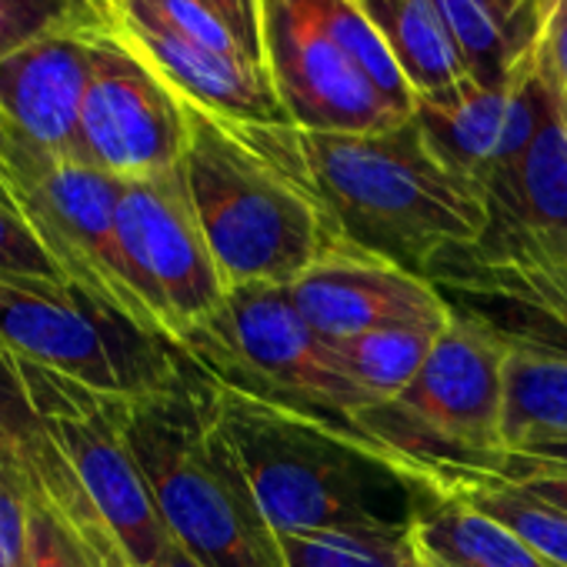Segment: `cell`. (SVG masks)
<instances>
[{"label":"cell","instance_id":"10","mask_svg":"<svg viewBox=\"0 0 567 567\" xmlns=\"http://www.w3.org/2000/svg\"><path fill=\"white\" fill-rule=\"evenodd\" d=\"M14 171L18 207L64 274L78 288L107 301L151 334L167 338L137 291L117 237V204L124 181L84 161L51 157L18 134Z\"/></svg>","mask_w":567,"mask_h":567},{"label":"cell","instance_id":"4","mask_svg":"<svg viewBox=\"0 0 567 567\" xmlns=\"http://www.w3.org/2000/svg\"><path fill=\"white\" fill-rule=\"evenodd\" d=\"M117 414L171 537L200 567H288L277 530L207 417L197 364L184 388L121 401Z\"/></svg>","mask_w":567,"mask_h":567},{"label":"cell","instance_id":"8","mask_svg":"<svg viewBox=\"0 0 567 567\" xmlns=\"http://www.w3.org/2000/svg\"><path fill=\"white\" fill-rule=\"evenodd\" d=\"M34 411L58 454L74 471L101 524L131 567H157L174 544L151 484L124 437L117 404L18 354Z\"/></svg>","mask_w":567,"mask_h":567},{"label":"cell","instance_id":"30","mask_svg":"<svg viewBox=\"0 0 567 567\" xmlns=\"http://www.w3.org/2000/svg\"><path fill=\"white\" fill-rule=\"evenodd\" d=\"M0 567H31V511L28 497L0 444Z\"/></svg>","mask_w":567,"mask_h":567},{"label":"cell","instance_id":"13","mask_svg":"<svg viewBox=\"0 0 567 567\" xmlns=\"http://www.w3.org/2000/svg\"><path fill=\"white\" fill-rule=\"evenodd\" d=\"M264 64L298 131L378 134L401 117L318 24L308 0H264Z\"/></svg>","mask_w":567,"mask_h":567},{"label":"cell","instance_id":"19","mask_svg":"<svg viewBox=\"0 0 567 567\" xmlns=\"http://www.w3.org/2000/svg\"><path fill=\"white\" fill-rule=\"evenodd\" d=\"M411 537L431 567H554L524 537L461 497L417 501Z\"/></svg>","mask_w":567,"mask_h":567},{"label":"cell","instance_id":"16","mask_svg":"<svg viewBox=\"0 0 567 567\" xmlns=\"http://www.w3.org/2000/svg\"><path fill=\"white\" fill-rule=\"evenodd\" d=\"M94 14L97 24L127 54L151 68L181 101L230 121L295 127L260 64L204 48L117 0H94Z\"/></svg>","mask_w":567,"mask_h":567},{"label":"cell","instance_id":"2","mask_svg":"<svg viewBox=\"0 0 567 567\" xmlns=\"http://www.w3.org/2000/svg\"><path fill=\"white\" fill-rule=\"evenodd\" d=\"M207 417L237 461L254 504L277 534L368 527L401 520L381 511V481L427 501L408 457L354 421L315 414L200 371Z\"/></svg>","mask_w":567,"mask_h":567},{"label":"cell","instance_id":"17","mask_svg":"<svg viewBox=\"0 0 567 567\" xmlns=\"http://www.w3.org/2000/svg\"><path fill=\"white\" fill-rule=\"evenodd\" d=\"M91 31L94 24H68L0 61V117L51 157L84 161L81 114L91 84Z\"/></svg>","mask_w":567,"mask_h":567},{"label":"cell","instance_id":"23","mask_svg":"<svg viewBox=\"0 0 567 567\" xmlns=\"http://www.w3.org/2000/svg\"><path fill=\"white\" fill-rule=\"evenodd\" d=\"M288 567H411L417 547L408 520L277 534Z\"/></svg>","mask_w":567,"mask_h":567},{"label":"cell","instance_id":"9","mask_svg":"<svg viewBox=\"0 0 567 567\" xmlns=\"http://www.w3.org/2000/svg\"><path fill=\"white\" fill-rule=\"evenodd\" d=\"M427 277L451 311L511 351L567 361V247L487 224L477 244L441 254Z\"/></svg>","mask_w":567,"mask_h":567},{"label":"cell","instance_id":"18","mask_svg":"<svg viewBox=\"0 0 567 567\" xmlns=\"http://www.w3.org/2000/svg\"><path fill=\"white\" fill-rule=\"evenodd\" d=\"M484 194L491 207V224L567 247V117L560 111L554 78L534 137L507 167L494 171L484 181Z\"/></svg>","mask_w":567,"mask_h":567},{"label":"cell","instance_id":"39","mask_svg":"<svg viewBox=\"0 0 567 567\" xmlns=\"http://www.w3.org/2000/svg\"><path fill=\"white\" fill-rule=\"evenodd\" d=\"M414 547H417V544H414ZM411 567H431V564H427V560H424V557H421V554H417V560H414V564H411Z\"/></svg>","mask_w":567,"mask_h":567},{"label":"cell","instance_id":"15","mask_svg":"<svg viewBox=\"0 0 567 567\" xmlns=\"http://www.w3.org/2000/svg\"><path fill=\"white\" fill-rule=\"evenodd\" d=\"M288 291L308 324L328 341L384 324H447L454 315L431 277L411 274L344 237H334Z\"/></svg>","mask_w":567,"mask_h":567},{"label":"cell","instance_id":"28","mask_svg":"<svg viewBox=\"0 0 567 567\" xmlns=\"http://www.w3.org/2000/svg\"><path fill=\"white\" fill-rule=\"evenodd\" d=\"M0 444L24 451H44L51 444L34 411L18 354L4 344H0Z\"/></svg>","mask_w":567,"mask_h":567},{"label":"cell","instance_id":"26","mask_svg":"<svg viewBox=\"0 0 567 567\" xmlns=\"http://www.w3.org/2000/svg\"><path fill=\"white\" fill-rule=\"evenodd\" d=\"M457 497L511 527L554 567H567V514L537 501L520 481L487 477L481 484H471Z\"/></svg>","mask_w":567,"mask_h":567},{"label":"cell","instance_id":"32","mask_svg":"<svg viewBox=\"0 0 567 567\" xmlns=\"http://www.w3.org/2000/svg\"><path fill=\"white\" fill-rule=\"evenodd\" d=\"M534 471H567V437H537V441L517 444L507 454L501 477L517 481Z\"/></svg>","mask_w":567,"mask_h":567},{"label":"cell","instance_id":"7","mask_svg":"<svg viewBox=\"0 0 567 567\" xmlns=\"http://www.w3.org/2000/svg\"><path fill=\"white\" fill-rule=\"evenodd\" d=\"M184 351L207 374L324 417L354 421L374 404L280 284L230 288L217 318L190 334Z\"/></svg>","mask_w":567,"mask_h":567},{"label":"cell","instance_id":"11","mask_svg":"<svg viewBox=\"0 0 567 567\" xmlns=\"http://www.w3.org/2000/svg\"><path fill=\"white\" fill-rule=\"evenodd\" d=\"M117 237L144 305L164 334L184 348L190 334L217 318L230 288L197 224L181 167L124 181Z\"/></svg>","mask_w":567,"mask_h":567},{"label":"cell","instance_id":"31","mask_svg":"<svg viewBox=\"0 0 567 567\" xmlns=\"http://www.w3.org/2000/svg\"><path fill=\"white\" fill-rule=\"evenodd\" d=\"M204 11H210L230 34L234 41L244 48V54L260 64H264V0H197Z\"/></svg>","mask_w":567,"mask_h":567},{"label":"cell","instance_id":"1","mask_svg":"<svg viewBox=\"0 0 567 567\" xmlns=\"http://www.w3.org/2000/svg\"><path fill=\"white\" fill-rule=\"evenodd\" d=\"M184 117L187 144L177 167L227 288H291L338 237L301 131L230 121L187 101Z\"/></svg>","mask_w":567,"mask_h":567},{"label":"cell","instance_id":"35","mask_svg":"<svg viewBox=\"0 0 567 567\" xmlns=\"http://www.w3.org/2000/svg\"><path fill=\"white\" fill-rule=\"evenodd\" d=\"M537 501L557 507L567 514V471H534V474H524L517 477Z\"/></svg>","mask_w":567,"mask_h":567},{"label":"cell","instance_id":"38","mask_svg":"<svg viewBox=\"0 0 567 567\" xmlns=\"http://www.w3.org/2000/svg\"><path fill=\"white\" fill-rule=\"evenodd\" d=\"M64 4H74V8H84V11H94L91 0H64Z\"/></svg>","mask_w":567,"mask_h":567},{"label":"cell","instance_id":"29","mask_svg":"<svg viewBox=\"0 0 567 567\" xmlns=\"http://www.w3.org/2000/svg\"><path fill=\"white\" fill-rule=\"evenodd\" d=\"M0 277H41V280H68L64 267L54 260L38 230L8 204H0Z\"/></svg>","mask_w":567,"mask_h":567},{"label":"cell","instance_id":"22","mask_svg":"<svg viewBox=\"0 0 567 567\" xmlns=\"http://www.w3.org/2000/svg\"><path fill=\"white\" fill-rule=\"evenodd\" d=\"M537 437H567V361L511 351L504 371L507 454Z\"/></svg>","mask_w":567,"mask_h":567},{"label":"cell","instance_id":"36","mask_svg":"<svg viewBox=\"0 0 567 567\" xmlns=\"http://www.w3.org/2000/svg\"><path fill=\"white\" fill-rule=\"evenodd\" d=\"M157 567H200V564H197V560H194V557H190L177 540H174V544L167 547V554L161 557V564H157Z\"/></svg>","mask_w":567,"mask_h":567},{"label":"cell","instance_id":"33","mask_svg":"<svg viewBox=\"0 0 567 567\" xmlns=\"http://www.w3.org/2000/svg\"><path fill=\"white\" fill-rule=\"evenodd\" d=\"M497 8L504 11V18L514 28L537 38L544 31V21H547V14L554 8V0H497Z\"/></svg>","mask_w":567,"mask_h":567},{"label":"cell","instance_id":"34","mask_svg":"<svg viewBox=\"0 0 567 567\" xmlns=\"http://www.w3.org/2000/svg\"><path fill=\"white\" fill-rule=\"evenodd\" d=\"M0 204H8L11 210L21 214V207H18V171H14V131L4 117H0Z\"/></svg>","mask_w":567,"mask_h":567},{"label":"cell","instance_id":"14","mask_svg":"<svg viewBox=\"0 0 567 567\" xmlns=\"http://www.w3.org/2000/svg\"><path fill=\"white\" fill-rule=\"evenodd\" d=\"M547 91L550 78L537 38L517 58L504 84L464 81L447 94L421 97L414 117L437 157L484 187V181L507 167L534 137Z\"/></svg>","mask_w":567,"mask_h":567},{"label":"cell","instance_id":"20","mask_svg":"<svg viewBox=\"0 0 567 567\" xmlns=\"http://www.w3.org/2000/svg\"><path fill=\"white\" fill-rule=\"evenodd\" d=\"M381 31L414 97H437L474 81L434 0H358Z\"/></svg>","mask_w":567,"mask_h":567},{"label":"cell","instance_id":"12","mask_svg":"<svg viewBox=\"0 0 567 567\" xmlns=\"http://www.w3.org/2000/svg\"><path fill=\"white\" fill-rule=\"evenodd\" d=\"M91 41V84L81 114L84 161L121 181L174 171L187 144L184 101L101 24Z\"/></svg>","mask_w":567,"mask_h":567},{"label":"cell","instance_id":"24","mask_svg":"<svg viewBox=\"0 0 567 567\" xmlns=\"http://www.w3.org/2000/svg\"><path fill=\"white\" fill-rule=\"evenodd\" d=\"M318 24L331 34V41L351 58V64L371 81V87L388 101V107L401 117H414L417 97L404 81L398 61L391 58L381 31L371 24L358 0H308Z\"/></svg>","mask_w":567,"mask_h":567},{"label":"cell","instance_id":"3","mask_svg":"<svg viewBox=\"0 0 567 567\" xmlns=\"http://www.w3.org/2000/svg\"><path fill=\"white\" fill-rule=\"evenodd\" d=\"M301 147L338 237L411 274L471 247L491 224L487 194L447 167L417 117L378 134H311Z\"/></svg>","mask_w":567,"mask_h":567},{"label":"cell","instance_id":"6","mask_svg":"<svg viewBox=\"0 0 567 567\" xmlns=\"http://www.w3.org/2000/svg\"><path fill=\"white\" fill-rule=\"evenodd\" d=\"M0 344L111 401L177 391L194 358L68 280L0 277Z\"/></svg>","mask_w":567,"mask_h":567},{"label":"cell","instance_id":"27","mask_svg":"<svg viewBox=\"0 0 567 567\" xmlns=\"http://www.w3.org/2000/svg\"><path fill=\"white\" fill-rule=\"evenodd\" d=\"M68 24H97V14L64 0H0V61Z\"/></svg>","mask_w":567,"mask_h":567},{"label":"cell","instance_id":"5","mask_svg":"<svg viewBox=\"0 0 567 567\" xmlns=\"http://www.w3.org/2000/svg\"><path fill=\"white\" fill-rule=\"evenodd\" d=\"M507 358L511 348L497 334L454 311L411 388L371 404L354 424L408 457L427 497H457L504 471Z\"/></svg>","mask_w":567,"mask_h":567},{"label":"cell","instance_id":"21","mask_svg":"<svg viewBox=\"0 0 567 567\" xmlns=\"http://www.w3.org/2000/svg\"><path fill=\"white\" fill-rule=\"evenodd\" d=\"M444 328L447 324H384L331 344L351 381L374 404H384L411 388Z\"/></svg>","mask_w":567,"mask_h":567},{"label":"cell","instance_id":"25","mask_svg":"<svg viewBox=\"0 0 567 567\" xmlns=\"http://www.w3.org/2000/svg\"><path fill=\"white\" fill-rule=\"evenodd\" d=\"M434 8L451 28L471 78L491 87L504 84L517 58L540 38L514 28L497 8V0H434Z\"/></svg>","mask_w":567,"mask_h":567},{"label":"cell","instance_id":"37","mask_svg":"<svg viewBox=\"0 0 567 567\" xmlns=\"http://www.w3.org/2000/svg\"><path fill=\"white\" fill-rule=\"evenodd\" d=\"M101 554H104V567H131V564H127V557L121 554V547L114 544V537H111V534H104V540H101Z\"/></svg>","mask_w":567,"mask_h":567}]
</instances>
